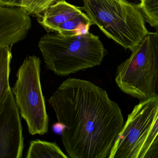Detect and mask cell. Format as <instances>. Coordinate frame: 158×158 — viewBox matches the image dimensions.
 Masks as SVG:
<instances>
[{"label": "cell", "instance_id": "9a60e30c", "mask_svg": "<svg viewBox=\"0 0 158 158\" xmlns=\"http://www.w3.org/2000/svg\"><path fill=\"white\" fill-rule=\"evenodd\" d=\"M145 158H158V134L151 145Z\"/></svg>", "mask_w": 158, "mask_h": 158}, {"label": "cell", "instance_id": "52a82bcc", "mask_svg": "<svg viewBox=\"0 0 158 158\" xmlns=\"http://www.w3.org/2000/svg\"><path fill=\"white\" fill-rule=\"evenodd\" d=\"M19 111L11 88L0 105V158H21L24 139Z\"/></svg>", "mask_w": 158, "mask_h": 158}, {"label": "cell", "instance_id": "6da1fadb", "mask_svg": "<svg viewBox=\"0 0 158 158\" xmlns=\"http://www.w3.org/2000/svg\"><path fill=\"white\" fill-rule=\"evenodd\" d=\"M62 128L69 157L106 158L123 127L118 105L91 82L69 78L48 100Z\"/></svg>", "mask_w": 158, "mask_h": 158}, {"label": "cell", "instance_id": "2e32d148", "mask_svg": "<svg viewBox=\"0 0 158 158\" xmlns=\"http://www.w3.org/2000/svg\"><path fill=\"white\" fill-rule=\"evenodd\" d=\"M21 0H0V6L9 7H20Z\"/></svg>", "mask_w": 158, "mask_h": 158}, {"label": "cell", "instance_id": "277c9868", "mask_svg": "<svg viewBox=\"0 0 158 158\" xmlns=\"http://www.w3.org/2000/svg\"><path fill=\"white\" fill-rule=\"evenodd\" d=\"M158 134V96L135 106L119 133L109 158H145Z\"/></svg>", "mask_w": 158, "mask_h": 158}, {"label": "cell", "instance_id": "8992f818", "mask_svg": "<svg viewBox=\"0 0 158 158\" xmlns=\"http://www.w3.org/2000/svg\"><path fill=\"white\" fill-rule=\"evenodd\" d=\"M115 81L126 94L140 100L155 96V73L149 36L119 65Z\"/></svg>", "mask_w": 158, "mask_h": 158}, {"label": "cell", "instance_id": "7c38bea8", "mask_svg": "<svg viewBox=\"0 0 158 158\" xmlns=\"http://www.w3.org/2000/svg\"><path fill=\"white\" fill-rule=\"evenodd\" d=\"M137 6L145 21L158 29V0H140Z\"/></svg>", "mask_w": 158, "mask_h": 158}, {"label": "cell", "instance_id": "8fae6325", "mask_svg": "<svg viewBox=\"0 0 158 158\" xmlns=\"http://www.w3.org/2000/svg\"><path fill=\"white\" fill-rule=\"evenodd\" d=\"M10 46L0 47V105L6 92L11 88L9 77L12 58Z\"/></svg>", "mask_w": 158, "mask_h": 158}, {"label": "cell", "instance_id": "5b68a950", "mask_svg": "<svg viewBox=\"0 0 158 158\" xmlns=\"http://www.w3.org/2000/svg\"><path fill=\"white\" fill-rule=\"evenodd\" d=\"M40 65L38 57H27L19 68L15 83L11 88L19 114L32 135L45 134L49 129L41 83Z\"/></svg>", "mask_w": 158, "mask_h": 158}, {"label": "cell", "instance_id": "9c48e42d", "mask_svg": "<svg viewBox=\"0 0 158 158\" xmlns=\"http://www.w3.org/2000/svg\"><path fill=\"white\" fill-rule=\"evenodd\" d=\"M81 7L58 0L43 12L39 23L48 32H56L63 23L83 14Z\"/></svg>", "mask_w": 158, "mask_h": 158}, {"label": "cell", "instance_id": "30bf717a", "mask_svg": "<svg viewBox=\"0 0 158 158\" xmlns=\"http://www.w3.org/2000/svg\"><path fill=\"white\" fill-rule=\"evenodd\" d=\"M27 158H68L55 143L40 140L31 141L27 152Z\"/></svg>", "mask_w": 158, "mask_h": 158}, {"label": "cell", "instance_id": "7a4b0ae2", "mask_svg": "<svg viewBox=\"0 0 158 158\" xmlns=\"http://www.w3.org/2000/svg\"><path fill=\"white\" fill-rule=\"evenodd\" d=\"M47 69L66 76L99 66L106 49L98 36L88 32L72 36L46 34L39 43Z\"/></svg>", "mask_w": 158, "mask_h": 158}, {"label": "cell", "instance_id": "4fadbf2b", "mask_svg": "<svg viewBox=\"0 0 158 158\" xmlns=\"http://www.w3.org/2000/svg\"><path fill=\"white\" fill-rule=\"evenodd\" d=\"M58 0H21V8L29 15H38Z\"/></svg>", "mask_w": 158, "mask_h": 158}, {"label": "cell", "instance_id": "3957f363", "mask_svg": "<svg viewBox=\"0 0 158 158\" xmlns=\"http://www.w3.org/2000/svg\"><path fill=\"white\" fill-rule=\"evenodd\" d=\"M81 7L109 38L132 51L149 32L137 5L127 0H83Z\"/></svg>", "mask_w": 158, "mask_h": 158}, {"label": "cell", "instance_id": "5bb4252c", "mask_svg": "<svg viewBox=\"0 0 158 158\" xmlns=\"http://www.w3.org/2000/svg\"><path fill=\"white\" fill-rule=\"evenodd\" d=\"M148 36L154 63L155 95L158 96V29L155 32H149Z\"/></svg>", "mask_w": 158, "mask_h": 158}, {"label": "cell", "instance_id": "ba28073f", "mask_svg": "<svg viewBox=\"0 0 158 158\" xmlns=\"http://www.w3.org/2000/svg\"><path fill=\"white\" fill-rule=\"evenodd\" d=\"M29 15L19 7L0 6V47L23 40L31 28Z\"/></svg>", "mask_w": 158, "mask_h": 158}]
</instances>
